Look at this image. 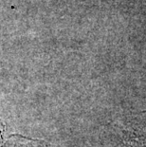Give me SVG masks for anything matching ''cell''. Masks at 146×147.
I'll return each mask as SVG.
<instances>
[{
  "label": "cell",
  "instance_id": "obj_1",
  "mask_svg": "<svg viewBox=\"0 0 146 147\" xmlns=\"http://www.w3.org/2000/svg\"><path fill=\"white\" fill-rule=\"evenodd\" d=\"M16 147H46L45 145H41L39 142H23L19 143Z\"/></svg>",
  "mask_w": 146,
  "mask_h": 147
}]
</instances>
